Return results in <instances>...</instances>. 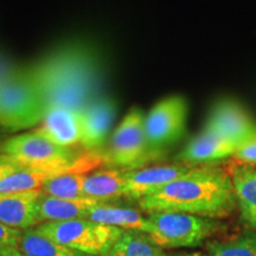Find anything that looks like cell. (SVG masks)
<instances>
[{
    "label": "cell",
    "mask_w": 256,
    "mask_h": 256,
    "mask_svg": "<svg viewBox=\"0 0 256 256\" xmlns=\"http://www.w3.org/2000/svg\"><path fill=\"white\" fill-rule=\"evenodd\" d=\"M38 234L82 254L107 255L124 230L88 218L44 222L34 226Z\"/></svg>",
    "instance_id": "5b68a950"
},
{
    "label": "cell",
    "mask_w": 256,
    "mask_h": 256,
    "mask_svg": "<svg viewBox=\"0 0 256 256\" xmlns=\"http://www.w3.org/2000/svg\"><path fill=\"white\" fill-rule=\"evenodd\" d=\"M18 249L23 256H83L72 249H69L50 238L38 234L34 228L22 232Z\"/></svg>",
    "instance_id": "ffe728a7"
},
{
    "label": "cell",
    "mask_w": 256,
    "mask_h": 256,
    "mask_svg": "<svg viewBox=\"0 0 256 256\" xmlns=\"http://www.w3.org/2000/svg\"><path fill=\"white\" fill-rule=\"evenodd\" d=\"M87 218L92 222L116 226L122 230H134L147 234L148 218L142 216L140 211L130 208H121L106 204L104 202L96 204L89 210Z\"/></svg>",
    "instance_id": "e0dca14e"
},
{
    "label": "cell",
    "mask_w": 256,
    "mask_h": 256,
    "mask_svg": "<svg viewBox=\"0 0 256 256\" xmlns=\"http://www.w3.org/2000/svg\"><path fill=\"white\" fill-rule=\"evenodd\" d=\"M206 128L226 142L238 146L256 126L246 110L234 101L224 100L211 110Z\"/></svg>",
    "instance_id": "30bf717a"
},
{
    "label": "cell",
    "mask_w": 256,
    "mask_h": 256,
    "mask_svg": "<svg viewBox=\"0 0 256 256\" xmlns=\"http://www.w3.org/2000/svg\"><path fill=\"white\" fill-rule=\"evenodd\" d=\"M23 168L24 166L12 156L0 153V182L4 180L8 176L14 174V172L19 171Z\"/></svg>",
    "instance_id": "484cf974"
},
{
    "label": "cell",
    "mask_w": 256,
    "mask_h": 256,
    "mask_svg": "<svg viewBox=\"0 0 256 256\" xmlns=\"http://www.w3.org/2000/svg\"><path fill=\"white\" fill-rule=\"evenodd\" d=\"M40 194V190L0 192V223L19 230L36 226L37 203Z\"/></svg>",
    "instance_id": "4fadbf2b"
},
{
    "label": "cell",
    "mask_w": 256,
    "mask_h": 256,
    "mask_svg": "<svg viewBox=\"0 0 256 256\" xmlns=\"http://www.w3.org/2000/svg\"><path fill=\"white\" fill-rule=\"evenodd\" d=\"M87 174H66L51 178L42 185L40 191L48 196L63 200H90L83 191Z\"/></svg>",
    "instance_id": "44dd1931"
},
{
    "label": "cell",
    "mask_w": 256,
    "mask_h": 256,
    "mask_svg": "<svg viewBox=\"0 0 256 256\" xmlns=\"http://www.w3.org/2000/svg\"><path fill=\"white\" fill-rule=\"evenodd\" d=\"M0 153L12 156L24 168H63L76 174H88L104 162L100 153L58 146L34 130L2 140Z\"/></svg>",
    "instance_id": "3957f363"
},
{
    "label": "cell",
    "mask_w": 256,
    "mask_h": 256,
    "mask_svg": "<svg viewBox=\"0 0 256 256\" xmlns=\"http://www.w3.org/2000/svg\"><path fill=\"white\" fill-rule=\"evenodd\" d=\"M83 191L88 198L98 202L124 197V170H100L92 174H87L83 183Z\"/></svg>",
    "instance_id": "ac0fdd59"
},
{
    "label": "cell",
    "mask_w": 256,
    "mask_h": 256,
    "mask_svg": "<svg viewBox=\"0 0 256 256\" xmlns=\"http://www.w3.org/2000/svg\"><path fill=\"white\" fill-rule=\"evenodd\" d=\"M235 148V145L204 128L203 132L184 147L178 154V159L190 166L210 165L234 156Z\"/></svg>",
    "instance_id": "5bb4252c"
},
{
    "label": "cell",
    "mask_w": 256,
    "mask_h": 256,
    "mask_svg": "<svg viewBox=\"0 0 256 256\" xmlns=\"http://www.w3.org/2000/svg\"><path fill=\"white\" fill-rule=\"evenodd\" d=\"M188 104L183 96L172 95L156 104L145 118L147 142L153 151L171 145L184 134Z\"/></svg>",
    "instance_id": "ba28073f"
},
{
    "label": "cell",
    "mask_w": 256,
    "mask_h": 256,
    "mask_svg": "<svg viewBox=\"0 0 256 256\" xmlns=\"http://www.w3.org/2000/svg\"><path fill=\"white\" fill-rule=\"evenodd\" d=\"M168 256H209V255L203 254V252H183V254H174Z\"/></svg>",
    "instance_id": "83f0119b"
},
{
    "label": "cell",
    "mask_w": 256,
    "mask_h": 256,
    "mask_svg": "<svg viewBox=\"0 0 256 256\" xmlns=\"http://www.w3.org/2000/svg\"><path fill=\"white\" fill-rule=\"evenodd\" d=\"M34 130L58 146L75 147L81 144L82 112L64 107L49 108Z\"/></svg>",
    "instance_id": "8fae6325"
},
{
    "label": "cell",
    "mask_w": 256,
    "mask_h": 256,
    "mask_svg": "<svg viewBox=\"0 0 256 256\" xmlns=\"http://www.w3.org/2000/svg\"><path fill=\"white\" fill-rule=\"evenodd\" d=\"M242 164L256 165V128L236 146L234 156Z\"/></svg>",
    "instance_id": "603a6c76"
},
{
    "label": "cell",
    "mask_w": 256,
    "mask_h": 256,
    "mask_svg": "<svg viewBox=\"0 0 256 256\" xmlns=\"http://www.w3.org/2000/svg\"><path fill=\"white\" fill-rule=\"evenodd\" d=\"M209 256H256V232L206 244Z\"/></svg>",
    "instance_id": "7402d4cb"
},
{
    "label": "cell",
    "mask_w": 256,
    "mask_h": 256,
    "mask_svg": "<svg viewBox=\"0 0 256 256\" xmlns=\"http://www.w3.org/2000/svg\"><path fill=\"white\" fill-rule=\"evenodd\" d=\"M147 218V235L162 249L198 247L223 228L217 220L182 212H153Z\"/></svg>",
    "instance_id": "8992f818"
},
{
    "label": "cell",
    "mask_w": 256,
    "mask_h": 256,
    "mask_svg": "<svg viewBox=\"0 0 256 256\" xmlns=\"http://www.w3.org/2000/svg\"><path fill=\"white\" fill-rule=\"evenodd\" d=\"M0 256H23L20 250L16 247H6L0 249Z\"/></svg>",
    "instance_id": "4316f807"
},
{
    "label": "cell",
    "mask_w": 256,
    "mask_h": 256,
    "mask_svg": "<svg viewBox=\"0 0 256 256\" xmlns=\"http://www.w3.org/2000/svg\"><path fill=\"white\" fill-rule=\"evenodd\" d=\"M46 104L28 66L0 83V127L8 132L36 128L46 114Z\"/></svg>",
    "instance_id": "277c9868"
},
{
    "label": "cell",
    "mask_w": 256,
    "mask_h": 256,
    "mask_svg": "<svg viewBox=\"0 0 256 256\" xmlns=\"http://www.w3.org/2000/svg\"><path fill=\"white\" fill-rule=\"evenodd\" d=\"M25 68L0 50V83L14 78Z\"/></svg>",
    "instance_id": "cb8c5ba5"
},
{
    "label": "cell",
    "mask_w": 256,
    "mask_h": 256,
    "mask_svg": "<svg viewBox=\"0 0 256 256\" xmlns=\"http://www.w3.org/2000/svg\"><path fill=\"white\" fill-rule=\"evenodd\" d=\"M145 118L139 108H132L124 115L110 138L104 162L124 171H132L158 158L160 154L153 151L147 142Z\"/></svg>",
    "instance_id": "52a82bcc"
},
{
    "label": "cell",
    "mask_w": 256,
    "mask_h": 256,
    "mask_svg": "<svg viewBox=\"0 0 256 256\" xmlns=\"http://www.w3.org/2000/svg\"><path fill=\"white\" fill-rule=\"evenodd\" d=\"M22 232L23 230L11 228V226L0 223V249L6 247L18 248Z\"/></svg>",
    "instance_id": "d4e9b609"
},
{
    "label": "cell",
    "mask_w": 256,
    "mask_h": 256,
    "mask_svg": "<svg viewBox=\"0 0 256 256\" xmlns=\"http://www.w3.org/2000/svg\"><path fill=\"white\" fill-rule=\"evenodd\" d=\"M106 256H168L145 232L124 230Z\"/></svg>",
    "instance_id": "d6986e66"
},
{
    "label": "cell",
    "mask_w": 256,
    "mask_h": 256,
    "mask_svg": "<svg viewBox=\"0 0 256 256\" xmlns=\"http://www.w3.org/2000/svg\"><path fill=\"white\" fill-rule=\"evenodd\" d=\"M28 69L48 110L64 107L82 112L104 96L101 56L86 42H66Z\"/></svg>",
    "instance_id": "6da1fadb"
},
{
    "label": "cell",
    "mask_w": 256,
    "mask_h": 256,
    "mask_svg": "<svg viewBox=\"0 0 256 256\" xmlns=\"http://www.w3.org/2000/svg\"><path fill=\"white\" fill-rule=\"evenodd\" d=\"M98 203L102 202L95 200H63V198L48 196L42 192L37 203L38 224L87 218L90 208Z\"/></svg>",
    "instance_id": "2e32d148"
},
{
    "label": "cell",
    "mask_w": 256,
    "mask_h": 256,
    "mask_svg": "<svg viewBox=\"0 0 256 256\" xmlns=\"http://www.w3.org/2000/svg\"><path fill=\"white\" fill-rule=\"evenodd\" d=\"M194 166L183 164L156 165L142 168L132 171H124L126 192L124 197L142 200L159 191L176 179L186 174Z\"/></svg>",
    "instance_id": "9c48e42d"
},
{
    "label": "cell",
    "mask_w": 256,
    "mask_h": 256,
    "mask_svg": "<svg viewBox=\"0 0 256 256\" xmlns=\"http://www.w3.org/2000/svg\"><path fill=\"white\" fill-rule=\"evenodd\" d=\"M2 128L0 127V136H2Z\"/></svg>",
    "instance_id": "f1b7e54d"
},
{
    "label": "cell",
    "mask_w": 256,
    "mask_h": 256,
    "mask_svg": "<svg viewBox=\"0 0 256 256\" xmlns=\"http://www.w3.org/2000/svg\"><path fill=\"white\" fill-rule=\"evenodd\" d=\"M116 115L114 100L102 96L82 110L81 144L86 151H95L104 145Z\"/></svg>",
    "instance_id": "7c38bea8"
},
{
    "label": "cell",
    "mask_w": 256,
    "mask_h": 256,
    "mask_svg": "<svg viewBox=\"0 0 256 256\" xmlns=\"http://www.w3.org/2000/svg\"><path fill=\"white\" fill-rule=\"evenodd\" d=\"M139 206L147 214L182 212L217 220L232 215L238 202L228 171L203 165L139 200Z\"/></svg>",
    "instance_id": "7a4b0ae2"
},
{
    "label": "cell",
    "mask_w": 256,
    "mask_h": 256,
    "mask_svg": "<svg viewBox=\"0 0 256 256\" xmlns=\"http://www.w3.org/2000/svg\"><path fill=\"white\" fill-rule=\"evenodd\" d=\"M242 220L256 230V168L235 164L228 168Z\"/></svg>",
    "instance_id": "9a60e30c"
}]
</instances>
